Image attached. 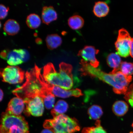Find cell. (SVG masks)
Listing matches in <instances>:
<instances>
[{"label":"cell","instance_id":"cell-21","mask_svg":"<svg viewBox=\"0 0 133 133\" xmlns=\"http://www.w3.org/2000/svg\"><path fill=\"white\" fill-rule=\"evenodd\" d=\"M68 24L71 29L76 30L81 29L84 24V21L81 16L77 15L73 16L69 18Z\"/></svg>","mask_w":133,"mask_h":133},{"label":"cell","instance_id":"cell-15","mask_svg":"<svg viewBox=\"0 0 133 133\" xmlns=\"http://www.w3.org/2000/svg\"><path fill=\"white\" fill-rule=\"evenodd\" d=\"M107 62L110 67L114 69L112 71V72L118 71L122 62L121 58L117 52L110 54L107 56Z\"/></svg>","mask_w":133,"mask_h":133},{"label":"cell","instance_id":"cell-24","mask_svg":"<svg viewBox=\"0 0 133 133\" xmlns=\"http://www.w3.org/2000/svg\"><path fill=\"white\" fill-rule=\"evenodd\" d=\"M82 133H107L101 125L99 120L96 121L95 126L92 127L84 128L82 129Z\"/></svg>","mask_w":133,"mask_h":133},{"label":"cell","instance_id":"cell-4","mask_svg":"<svg viewBox=\"0 0 133 133\" xmlns=\"http://www.w3.org/2000/svg\"><path fill=\"white\" fill-rule=\"evenodd\" d=\"M29 127L23 116L7 112L2 115L0 133H29Z\"/></svg>","mask_w":133,"mask_h":133},{"label":"cell","instance_id":"cell-3","mask_svg":"<svg viewBox=\"0 0 133 133\" xmlns=\"http://www.w3.org/2000/svg\"><path fill=\"white\" fill-rule=\"evenodd\" d=\"M43 127L54 133H74L81 129L76 119L64 114L60 115L52 119H46Z\"/></svg>","mask_w":133,"mask_h":133},{"label":"cell","instance_id":"cell-7","mask_svg":"<svg viewBox=\"0 0 133 133\" xmlns=\"http://www.w3.org/2000/svg\"><path fill=\"white\" fill-rule=\"evenodd\" d=\"M132 39L127 30L124 28L119 30L115 45L117 54L119 56L126 58L130 55Z\"/></svg>","mask_w":133,"mask_h":133},{"label":"cell","instance_id":"cell-5","mask_svg":"<svg viewBox=\"0 0 133 133\" xmlns=\"http://www.w3.org/2000/svg\"><path fill=\"white\" fill-rule=\"evenodd\" d=\"M34 69L36 77L41 86L43 88L47 90L57 97L66 98L74 96L79 97L83 95L82 91L79 89H76L66 90L58 86L49 84L45 80L43 75L41 73V69L35 65Z\"/></svg>","mask_w":133,"mask_h":133},{"label":"cell","instance_id":"cell-18","mask_svg":"<svg viewBox=\"0 0 133 133\" xmlns=\"http://www.w3.org/2000/svg\"><path fill=\"white\" fill-rule=\"evenodd\" d=\"M69 108V105L66 101L60 100L58 101L51 111L53 118L66 112Z\"/></svg>","mask_w":133,"mask_h":133},{"label":"cell","instance_id":"cell-25","mask_svg":"<svg viewBox=\"0 0 133 133\" xmlns=\"http://www.w3.org/2000/svg\"><path fill=\"white\" fill-rule=\"evenodd\" d=\"M120 69L121 72L125 75L132 76L133 74V63L122 62Z\"/></svg>","mask_w":133,"mask_h":133},{"label":"cell","instance_id":"cell-16","mask_svg":"<svg viewBox=\"0 0 133 133\" xmlns=\"http://www.w3.org/2000/svg\"><path fill=\"white\" fill-rule=\"evenodd\" d=\"M109 11V6L107 3L103 1H98L96 3L93 9L95 15L99 18L107 16Z\"/></svg>","mask_w":133,"mask_h":133},{"label":"cell","instance_id":"cell-17","mask_svg":"<svg viewBox=\"0 0 133 133\" xmlns=\"http://www.w3.org/2000/svg\"><path fill=\"white\" fill-rule=\"evenodd\" d=\"M19 29V24L14 19L8 20L4 25V29L5 32L9 35H14L17 34Z\"/></svg>","mask_w":133,"mask_h":133},{"label":"cell","instance_id":"cell-19","mask_svg":"<svg viewBox=\"0 0 133 133\" xmlns=\"http://www.w3.org/2000/svg\"><path fill=\"white\" fill-rule=\"evenodd\" d=\"M129 106L126 102L123 101H118L114 103L112 106L114 114L118 116L124 115L128 110Z\"/></svg>","mask_w":133,"mask_h":133},{"label":"cell","instance_id":"cell-2","mask_svg":"<svg viewBox=\"0 0 133 133\" xmlns=\"http://www.w3.org/2000/svg\"><path fill=\"white\" fill-rule=\"evenodd\" d=\"M25 76V82L22 86L13 90V94L15 96L36 95L43 99L46 109H52L54 106L55 96L41 86L36 77L34 68L26 71Z\"/></svg>","mask_w":133,"mask_h":133},{"label":"cell","instance_id":"cell-20","mask_svg":"<svg viewBox=\"0 0 133 133\" xmlns=\"http://www.w3.org/2000/svg\"><path fill=\"white\" fill-rule=\"evenodd\" d=\"M46 41L48 48L52 50L61 45L62 39L58 34H52L48 35L46 38Z\"/></svg>","mask_w":133,"mask_h":133},{"label":"cell","instance_id":"cell-12","mask_svg":"<svg viewBox=\"0 0 133 133\" xmlns=\"http://www.w3.org/2000/svg\"><path fill=\"white\" fill-rule=\"evenodd\" d=\"M26 52L23 49H14L5 50L4 59L10 65L15 66L22 64L25 61Z\"/></svg>","mask_w":133,"mask_h":133},{"label":"cell","instance_id":"cell-23","mask_svg":"<svg viewBox=\"0 0 133 133\" xmlns=\"http://www.w3.org/2000/svg\"><path fill=\"white\" fill-rule=\"evenodd\" d=\"M88 114L91 119L98 120L102 115L103 112L100 106L94 105L89 108Z\"/></svg>","mask_w":133,"mask_h":133},{"label":"cell","instance_id":"cell-29","mask_svg":"<svg viewBox=\"0 0 133 133\" xmlns=\"http://www.w3.org/2000/svg\"><path fill=\"white\" fill-rule=\"evenodd\" d=\"M41 133H54L52 131L47 129H45L42 131Z\"/></svg>","mask_w":133,"mask_h":133},{"label":"cell","instance_id":"cell-9","mask_svg":"<svg viewBox=\"0 0 133 133\" xmlns=\"http://www.w3.org/2000/svg\"><path fill=\"white\" fill-rule=\"evenodd\" d=\"M72 66L71 64L62 62L59 64V73L60 75L62 89L70 90L74 85L72 74Z\"/></svg>","mask_w":133,"mask_h":133},{"label":"cell","instance_id":"cell-31","mask_svg":"<svg viewBox=\"0 0 133 133\" xmlns=\"http://www.w3.org/2000/svg\"><path fill=\"white\" fill-rule=\"evenodd\" d=\"M132 127L133 128V122L132 124Z\"/></svg>","mask_w":133,"mask_h":133},{"label":"cell","instance_id":"cell-1","mask_svg":"<svg viewBox=\"0 0 133 133\" xmlns=\"http://www.w3.org/2000/svg\"><path fill=\"white\" fill-rule=\"evenodd\" d=\"M81 70L83 75L97 78L112 86L113 91L116 94H126L130 83L132 81V76L125 75L121 71L111 72L107 74L97 68L91 66L88 62L81 59Z\"/></svg>","mask_w":133,"mask_h":133},{"label":"cell","instance_id":"cell-10","mask_svg":"<svg viewBox=\"0 0 133 133\" xmlns=\"http://www.w3.org/2000/svg\"><path fill=\"white\" fill-rule=\"evenodd\" d=\"M43 76L46 82L52 85L61 87L60 75L56 71L52 63H49L44 66Z\"/></svg>","mask_w":133,"mask_h":133},{"label":"cell","instance_id":"cell-6","mask_svg":"<svg viewBox=\"0 0 133 133\" xmlns=\"http://www.w3.org/2000/svg\"><path fill=\"white\" fill-rule=\"evenodd\" d=\"M1 76L3 82L16 84L23 82L25 74L18 66H9L1 70Z\"/></svg>","mask_w":133,"mask_h":133},{"label":"cell","instance_id":"cell-14","mask_svg":"<svg viewBox=\"0 0 133 133\" xmlns=\"http://www.w3.org/2000/svg\"><path fill=\"white\" fill-rule=\"evenodd\" d=\"M57 18V13L52 6H45L43 8L42 19L43 23L48 24Z\"/></svg>","mask_w":133,"mask_h":133},{"label":"cell","instance_id":"cell-28","mask_svg":"<svg viewBox=\"0 0 133 133\" xmlns=\"http://www.w3.org/2000/svg\"><path fill=\"white\" fill-rule=\"evenodd\" d=\"M130 55L133 58V38H132L131 40Z\"/></svg>","mask_w":133,"mask_h":133},{"label":"cell","instance_id":"cell-11","mask_svg":"<svg viewBox=\"0 0 133 133\" xmlns=\"http://www.w3.org/2000/svg\"><path fill=\"white\" fill-rule=\"evenodd\" d=\"M99 52V50L96 49L94 46H86L79 51L78 55L82 57V59L85 62H89V64L93 67L97 68L99 63L96 55Z\"/></svg>","mask_w":133,"mask_h":133},{"label":"cell","instance_id":"cell-13","mask_svg":"<svg viewBox=\"0 0 133 133\" xmlns=\"http://www.w3.org/2000/svg\"><path fill=\"white\" fill-rule=\"evenodd\" d=\"M24 101L21 98H13L8 103L6 111L14 115H20L24 110Z\"/></svg>","mask_w":133,"mask_h":133},{"label":"cell","instance_id":"cell-27","mask_svg":"<svg viewBox=\"0 0 133 133\" xmlns=\"http://www.w3.org/2000/svg\"><path fill=\"white\" fill-rule=\"evenodd\" d=\"M9 8L6 7L4 5H0V18L4 19L7 16Z\"/></svg>","mask_w":133,"mask_h":133},{"label":"cell","instance_id":"cell-30","mask_svg":"<svg viewBox=\"0 0 133 133\" xmlns=\"http://www.w3.org/2000/svg\"><path fill=\"white\" fill-rule=\"evenodd\" d=\"M0 95H1V97H0V101H2L3 97H4V94L3 91L1 89V91H0Z\"/></svg>","mask_w":133,"mask_h":133},{"label":"cell","instance_id":"cell-8","mask_svg":"<svg viewBox=\"0 0 133 133\" xmlns=\"http://www.w3.org/2000/svg\"><path fill=\"white\" fill-rule=\"evenodd\" d=\"M26 107V114L39 117L43 115L44 110V103L43 99L38 96L25 98L23 99Z\"/></svg>","mask_w":133,"mask_h":133},{"label":"cell","instance_id":"cell-22","mask_svg":"<svg viewBox=\"0 0 133 133\" xmlns=\"http://www.w3.org/2000/svg\"><path fill=\"white\" fill-rule=\"evenodd\" d=\"M26 22L29 28L31 29H35L39 27L41 24V21L38 15L32 13L28 16Z\"/></svg>","mask_w":133,"mask_h":133},{"label":"cell","instance_id":"cell-26","mask_svg":"<svg viewBox=\"0 0 133 133\" xmlns=\"http://www.w3.org/2000/svg\"><path fill=\"white\" fill-rule=\"evenodd\" d=\"M124 95L125 99L133 107V83L129 86Z\"/></svg>","mask_w":133,"mask_h":133}]
</instances>
